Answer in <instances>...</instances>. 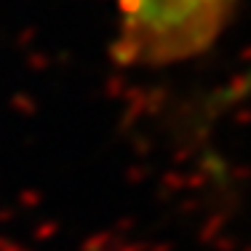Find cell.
<instances>
[{
  "instance_id": "cell-1",
  "label": "cell",
  "mask_w": 251,
  "mask_h": 251,
  "mask_svg": "<svg viewBox=\"0 0 251 251\" xmlns=\"http://www.w3.org/2000/svg\"><path fill=\"white\" fill-rule=\"evenodd\" d=\"M134 53L169 64L201 56L235 22L241 0H131Z\"/></svg>"
}]
</instances>
